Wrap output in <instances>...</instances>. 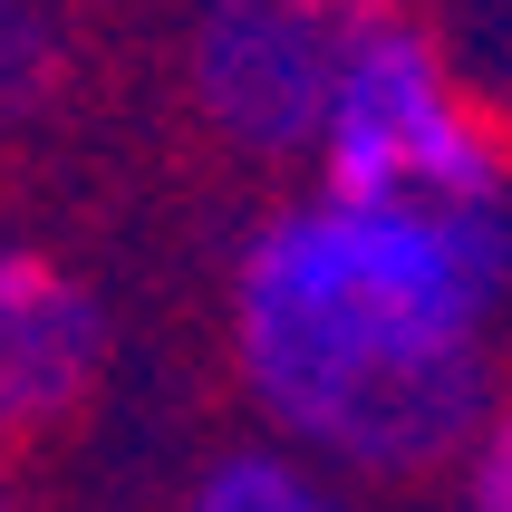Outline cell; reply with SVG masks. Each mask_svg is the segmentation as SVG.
<instances>
[{
    "mask_svg": "<svg viewBox=\"0 0 512 512\" xmlns=\"http://www.w3.org/2000/svg\"><path fill=\"white\" fill-rule=\"evenodd\" d=\"M512 194L261 213L232 261V377L271 445L319 474L416 484L503 406Z\"/></svg>",
    "mask_w": 512,
    "mask_h": 512,
    "instance_id": "1",
    "label": "cell"
},
{
    "mask_svg": "<svg viewBox=\"0 0 512 512\" xmlns=\"http://www.w3.org/2000/svg\"><path fill=\"white\" fill-rule=\"evenodd\" d=\"M310 165H319V194H348V203H493V194H512V136L464 87L455 49L406 10L339 20Z\"/></svg>",
    "mask_w": 512,
    "mask_h": 512,
    "instance_id": "2",
    "label": "cell"
},
{
    "mask_svg": "<svg viewBox=\"0 0 512 512\" xmlns=\"http://www.w3.org/2000/svg\"><path fill=\"white\" fill-rule=\"evenodd\" d=\"M339 20L310 0H194L184 20V97L232 155H310L319 87H329Z\"/></svg>",
    "mask_w": 512,
    "mask_h": 512,
    "instance_id": "3",
    "label": "cell"
},
{
    "mask_svg": "<svg viewBox=\"0 0 512 512\" xmlns=\"http://www.w3.org/2000/svg\"><path fill=\"white\" fill-rule=\"evenodd\" d=\"M107 300L39 242L0 232V445L68 426L107 377Z\"/></svg>",
    "mask_w": 512,
    "mask_h": 512,
    "instance_id": "4",
    "label": "cell"
},
{
    "mask_svg": "<svg viewBox=\"0 0 512 512\" xmlns=\"http://www.w3.org/2000/svg\"><path fill=\"white\" fill-rule=\"evenodd\" d=\"M184 512H358V503H348L339 474H319V464H300L290 445L261 435V445H232V455L203 464Z\"/></svg>",
    "mask_w": 512,
    "mask_h": 512,
    "instance_id": "5",
    "label": "cell"
},
{
    "mask_svg": "<svg viewBox=\"0 0 512 512\" xmlns=\"http://www.w3.org/2000/svg\"><path fill=\"white\" fill-rule=\"evenodd\" d=\"M58 87V20L49 0H0V116L39 107Z\"/></svg>",
    "mask_w": 512,
    "mask_h": 512,
    "instance_id": "6",
    "label": "cell"
},
{
    "mask_svg": "<svg viewBox=\"0 0 512 512\" xmlns=\"http://www.w3.org/2000/svg\"><path fill=\"white\" fill-rule=\"evenodd\" d=\"M455 464H464V503L474 512H512V406H493Z\"/></svg>",
    "mask_w": 512,
    "mask_h": 512,
    "instance_id": "7",
    "label": "cell"
},
{
    "mask_svg": "<svg viewBox=\"0 0 512 512\" xmlns=\"http://www.w3.org/2000/svg\"><path fill=\"white\" fill-rule=\"evenodd\" d=\"M310 10H329V20H358V10H397V0H310Z\"/></svg>",
    "mask_w": 512,
    "mask_h": 512,
    "instance_id": "8",
    "label": "cell"
},
{
    "mask_svg": "<svg viewBox=\"0 0 512 512\" xmlns=\"http://www.w3.org/2000/svg\"><path fill=\"white\" fill-rule=\"evenodd\" d=\"M0 512H20V493H10V474H0Z\"/></svg>",
    "mask_w": 512,
    "mask_h": 512,
    "instance_id": "9",
    "label": "cell"
}]
</instances>
